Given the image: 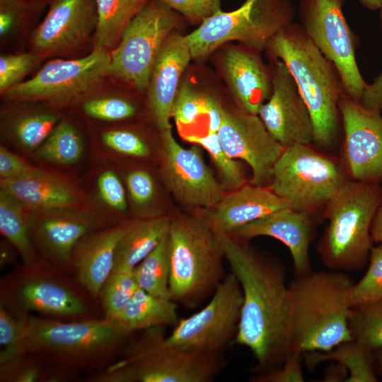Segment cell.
Here are the masks:
<instances>
[{"label": "cell", "instance_id": "cell-1", "mask_svg": "<svg viewBox=\"0 0 382 382\" xmlns=\"http://www.w3.org/2000/svg\"><path fill=\"white\" fill-rule=\"evenodd\" d=\"M219 235L225 260L243 293L234 341L248 348L259 369L267 373L278 368L291 349L290 292L284 270L242 240Z\"/></svg>", "mask_w": 382, "mask_h": 382}, {"label": "cell", "instance_id": "cell-2", "mask_svg": "<svg viewBox=\"0 0 382 382\" xmlns=\"http://www.w3.org/2000/svg\"><path fill=\"white\" fill-rule=\"evenodd\" d=\"M265 48L273 59L284 63L294 78L312 119L314 142L331 146L342 127L340 102L345 93L336 66L296 22L273 36Z\"/></svg>", "mask_w": 382, "mask_h": 382}, {"label": "cell", "instance_id": "cell-3", "mask_svg": "<svg viewBox=\"0 0 382 382\" xmlns=\"http://www.w3.org/2000/svg\"><path fill=\"white\" fill-rule=\"evenodd\" d=\"M353 284L342 272L311 271L289 285L291 348L303 354L327 352L352 340L349 318Z\"/></svg>", "mask_w": 382, "mask_h": 382}, {"label": "cell", "instance_id": "cell-4", "mask_svg": "<svg viewBox=\"0 0 382 382\" xmlns=\"http://www.w3.org/2000/svg\"><path fill=\"white\" fill-rule=\"evenodd\" d=\"M23 316L18 354L42 357L64 369H83L103 364L128 336L105 318L64 321Z\"/></svg>", "mask_w": 382, "mask_h": 382}, {"label": "cell", "instance_id": "cell-5", "mask_svg": "<svg viewBox=\"0 0 382 382\" xmlns=\"http://www.w3.org/2000/svg\"><path fill=\"white\" fill-rule=\"evenodd\" d=\"M168 237L170 298L195 307L213 294L224 278L219 235L204 219L178 214L170 218Z\"/></svg>", "mask_w": 382, "mask_h": 382}, {"label": "cell", "instance_id": "cell-6", "mask_svg": "<svg viewBox=\"0 0 382 382\" xmlns=\"http://www.w3.org/2000/svg\"><path fill=\"white\" fill-rule=\"evenodd\" d=\"M381 199L379 184L349 180L328 203L324 217L328 223L319 252L328 267L358 271L364 267L372 248V222Z\"/></svg>", "mask_w": 382, "mask_h": 382}, {"label": "cell", "instance_id": "cell-7", "mask_svg": "<svg viewBox=\"0 0 382 382\" xmlns=\"http://www.w3.org/2000/svg\"><path fill=\"white\" fill-rule=\"evenodd\" d=\"M163 327L145 330L127 352L94 381L99 382H210L221 369V354L187 352L166 342Z\"/></svg>", "mask_w": 382, "mask_h": 382}, {"label": "cell", "instance_id": "cell-8", "mask_svg": "<svg viewBox=\"0 0 382 382\" xmlns=\"http://www.w3.org/2000/svg\"><path fill=\"white\" fill-rule=\"evenodd\" d=\"M296 11L290 0H245L236 10H220L185 36L192 58L204 59L231 40L261 51L270 39L294 22Z\"/></svg>", "mask_w": 382, "mask_h": 382}, {"label": "cell", "instance_id": "cell-9", "mask_svg": "<svg viewBox=\"0 0 382 382\" xmlns=\"http://www.w3.org/2000/svg\"><path fill=\"white\" fill-rule=\"evenodd\" d=\"M349 180L344 166L310 145L285 148L274 164L269 187L290 208L313 214Z\"/></svg>", "mask_w": 382, "mask_h": 382}, {"label": "cell", "instance_id": "cell-10", "mask_svg": "<svg viewBox=\"0 0 382 382\" xmlns=\"http://www.w3.org/2000/svg\"><path fill=\"white\" fill-rule=\"evenodd\" d=\"M179 18L165 4L150 0L122 31L110 53L109 74L140 91L146 89L158 54Z\"/></svg>", "mask_w": 382, "mask_h": 382}, {"label": "cell", "instance_id": "cell-11", "mask_svg": "<svg viewBox=\"0 0 382 382\" xmlns=\"http://www.w3.org/2000/svg\"><path fill=\"white\" fill-rule=\"evenodd\" d=\"M347 0H299V17L305 33L337 69L346 93L360 101L367 83L356 59L359 40L342 7Z\"/></svg>", "mask_w": 382, "mask_h": 382}, {"label": "cell", "instance_id": "cell-12", "mask_svg": "<svg viewBox=\"0 0 382 382\" xmlns=\"http://www.w3.org/2000/svg\"><path fill=\"white\" fill-rule=\"evenodd\" d=\"M242 303L241 285L231 272L205 306L187 318L179 319L166 337V342L187 352L221 354L235 340Z\"/></svg>", "mask_w": 382, "mask_h": 382}, {"label": "cell", "instance_id": "cell-13", "mask_svg": "<svg viewBox=\"0 0 382 382\" xmlns=\"http://www.w3.org/2000/svg\"><path fill=\"white\" fill-rule=\"evenodd\" d=\"M110 54L94 47L87 56L53 60L33 78L10 88L3 94L18 102L45 101L62 107L88 95L109 74Z\"/></svg>", "mask_w": 382, "mask_h": 382}, {"label": "cell", "instance_id": "cell-14", "mask_svg": "<svg viewBox=\"0 0 382 382\" xmlns=\"http://www.w3.org/2000/svg\"><path fill=\"white\" fill-rule=\"evenodd\" d=\"M38 262L1 282V301L15 314L37 313L55 319L86 315L85 296L66 279Z\"/></svg>", "mask_w": 382, "mask_h": 382}, {"label": "cell", "instance_id": "cell-15", "mask_svg": "<svg viewBox=\"0 0 382 382\" xmlns=\"http://www.w3.org/2000/svg\"><path fill=\"white\" fill-rule=\"evenodd\" d=\"M158 151L161 179L180 204L207 210L222 199L224 187L206 165L197 144L183 147L170 129L161 132Z\"/></svg>", "mask_w": 382, "mask_h": 382}, {"label": "cell", "instance_id": "cell-16", "mask_svg": "<svg viewBox=\"0 0 382 382\" xmlns=\"http://www.w3.org/2000/svg\"><path fill=\"white\" fill-rule=\"evenodd\" d=\"M340 110L344 133L343 166L351 180L382 183V116L343 94Z\"/></svg>", "mask_w": 382, "mask_h": 382}, {"label": "cell", "instance_id": "cell-17", "mask_svg": "<svg viewBox=\"0 0 382 382\" xmlns=\"http://www.w3.org/2000/svg\"><path fill=\"white\" fill-rule=\"evenodd\" d=\"M272 91L258 116L270 134L284 148L314 142L312 119L296 83L287 67L273 59Z\"/></svg>", "mask_w": 382, "mask_h": 382}, {"label": "cell", "instance_id": "cell-18", "mask_svg": "<svg viewBox=\"0 0 382 382\" xmlns=\"http://www.w3.org/2000/svg\"><path fill=\"white\" fill-rule=\"evenodd\" d=\"M217 134L230 157L249 165L250 183L268 187L274 164L285 148L270 134L258 115L226 110Z\"/></svg>", "mask_w": 382, "mask_h": 382}, {"label": "cell", "instance_id": "cell-19", "mask_svg": "<svg viewBox=\"0 0 382 382\" xmlns=\"http://www.w3.org/2000/svg\"><path fill=\"white\" fill-rule=\"evenodd\" d=\"M30 238L37 259L55 270H71L73 250L88 233L101 228L86 212L77 209L28 210Z\"/></svg>", "mask_w": 382, "mask_h": 382}, {"label": "cell", "instance_id": "cell-20", "mask_svg": "<svg viewBox=\"0 0 382 382\" xmlns=\"http://www.w3.org/2000/svg\"><path fill=\"white\" fill-rule=\"evenodd\" d=\"M0 189L16 198L31 212L77 209L87 212L83 183L71 175L46 166L23 178L0 180Z\"/></svg>", "mask_w": 382, "mask_h": 382}, {"label": "cell", "instance_id": "cell-21", "mask_svg": "<svg viewBox=\"0 0 382 382\" xmlns=\"http://www.w3.org/2000/svg\"><path fill=\"white\" fill-rule=\"evenodd\" d=\"M97 25L95 0H54L33 37L42 52L69 51L86 42Z\"/></svg>", "mask_w": 382, "mask_h": 382}, {"label": "cell", "instance_id": "cell-22", "mask_svg": "<svg viewBox=\"0 0 382 382\" xmlns=\"http://www.w3.org/2000/svg\"><path fill=\"white\" fill-rule=\"evenodd\" d=\"M191 59L185 37L171 33L155 61L147 88L149 107L161 132L171 129L170 120L180 77Z\"/></svg>", "mask_w": 382, "mask_h": 382}, {"label": "cell", "instance_id": "cell-23", "mask_svg": "<svg viewBox=\"0 0 382 382\" xmlns=\"http://www.w3.org/2000/svg\"><path fill=\"white\" fill-rule=\"evenodd\" d=\"M313 230L312 214L288 207L249 223L230 236L242 241L257 236L279 240L289 250L294 270L301 276L311 271L308 250Z\"/></svg>", "mask_w": 382, "mask_h": 382}, {"label": "cell", "instance_id": "cell-24", "mask_svg": "<svg viewBox=\"0 0 382 382\" xmlns=\"http://www.w3.org/2000/svg\"><path fill=\"white\" fill-rule=\"evenodd\" d=\"M288 207L289 203L269 187L245 183L207 209L204 219L215 232L231 235L249 223Z\"/></svg>", "mask_w": 382, "mask_h": 382}, {"label": "cell", "instance_id": "cell-25", "mask_svg": "<svg viewBox=\"0 0 382 382\" xmlns=\"http://www.w3.org/2000/svg\"><path fill=\"white\" fill-rule=\"evenodd\" d=\"M124 222L94 230L82 237L71 257V270L78 283L93 298L112 272L115 250Z\"/></svg>", "mask_w": 382, "mask_h": 382}, {"label": "cell", "instance_id": "cell-26", "mask_svg": "<svg viewBox=\"0 0 382 382\" xmlns=\"http://www.w3.org/2000/svg\"><path fill=\"white\" fill-rule=\"evenodd\" d=\"M257 52L231 49L226 52L224 69L239 109L258 115L272 91V72L262 63Z\"/></svg>", "mask_w": 382, "mask_h": 382}, {"label": "cell", "instance_id": "cell-27", "mask_svg": "<svg viewBox=\"0 0 382 382\" xmlns=\"http://www.w3.org/2000/svg\"><path fill=\"white\" fill-rule=\"evenodd\" d=\"M97 163L83 183L88 199L87 212L100 228L125 222L129 207L123 180L115 163L103 160Z\"/></svg>", "mask_w": 382, "mask_h": 382}, {"label": "cell", "instance_id": "cell-28", "mask_svg": "<svg viewBox=\"0 0 382 382\" xmlns=\"http://www.w3.org/2000/svg\"><path fill=\"white\" fill-rule=\"evenodd\" d=\"M170 217L128 219L118 241L112 272L133 270L168 234Z\"/></svg>", "mask_w": 382, "mask_h": 382}, {"label": "cell", "instance_id": "cell-29", "mask_svg": "<svg viewBox=\"0 0 382 382\" xmlns=\"http://www.w3.org/2000/svg\"><path fill=\"white\" fill-rule=\"evenodd\" d=\"M109 320L128 335L154 327L175 326L179 320L177 303L138 288L122 311Z\"/></svg>", "mask_w": 382, "mask_h": 382}, {"label": "cell", "instance_id": "cell-30", "mask_svg": "<svg viewBox=\"0 0 382 382\" xmlns=\"http://www.w3.org/2000/svg\"><path fill=\"white\" fill-rule=\"evenodd\" d=\"M86 152L79 130L71 122L62 120L31 157L42 166L60 170L81 163Z\"/></svg>", "mask_w": 382, "mask_h": 382}, {"label": "cell", "instance_id": "cell-31", "mask_svg": "<svg viewBox=\"0 0 382 382\" xmlns=\"http://www.w3.org/2000/svg\"><path fill=\"white\" fill-rule=\"evenodd\" d=\"M150 0H95L97 25L94 47L109 50L131 20Z\"/></svg>", "mask_w": 382, "mask_h": 382}, {"label": "cell", "instance_id": "cell-32", "mask_svg": "<svg viewBox=\"0 0 382 382\" xmlns=\"http://www.w3.org/2000/svg\"><path fill=\"white\" fill-rule=\"evenodd\" d=\"M0 232L25 265L39 262L30 238L28 210L16 198L1 189Z\"/></svg>", "mask_w": 382, "mask_h": 382}, {"label": "cell", "instance_id": "cell-33", "mask_svg": "<svg viewBox=\"0 0 382 382\" xmlns=\"http://www.w3.org/2000/svg\"><path fill=\"white\" fill-rule=\"evenodd\" d=\"M303 354L309 369H313L325 361H333L347 370L349 377L347 382L378 381L372 353L353 340L327 352H308Z\"/></svg>", "mask_w": 382, "mask_h": 382}, {"label": "cell", "instance_id": "cell-34", "mask_svg": "<svg viewBox=\"0 0 382 382\" xmlns=\"http://www.w3.org/2000/svg\"><path fill=\"white\" fill-rule=\"evenodd\" d=\"M138 287L163 299L170 298V249L168 234L134 270Z\"/></svg>", "mask_w": 382, "mask_h": 382}, {"label": "cell", "instance_id": "cell-35", "mask_svg": "<svg viewBox=\"0 0 382 382\" xmlns=\"http://www.w3.org/2000/svg\"><path fill=\"white\" fill-rule=\"evenodd\" d=\"M91 154L94 160L116 163L122 158H147L151 149L144 139L132 131L108 129L100 134Z\"/></svg>", "mask_w": 382, "mask_h": 382}, {"label": "cell", "instance_id": "cell-36", "mask_svg": "<svg viewBox=\"0 0 382 382\" xmlns=\"http://www.w3.org/2000/svg\"><path fill=\"white\" fill-rule=\"evenodd\" d=\"M59 120L50 112L24 114L13 120L9 137L19 151L30 157L52 133Z\"/></svg>", "mask_w": 382, "mask_h": 382}, {"label": "cell", "instance_id": "cell-37", "mask_svg": "<svg viewBox=\"0 0 382 382\" xmlns=\"http://www.w3.org/2000/svg\"><path fill=\"white\" fill-rule=\"evenodd\" d=\"M349 325L352 340L369 352L382 348V299L352 307Z\"/></svg>", "mask_w": 382, "mask_h": 382}, {"label": "cell", "instance_id": "cell-38", "mask_svg": "<svg viewBox=\"0 0 382 382\" xmlns=\"http://www.w3.org/2000/svg\"><path fill=\"white\" fill-rule=\"evenodd\" d=\"M117 169L125 183L129 205L134 218L158 217L152 208L157 191L151 173L144 168H133L124 172Z\"/></svg>", "mask_w": 382, "mask_h": 382}, {"label": "cell", "instance_id": "cell-39", "mask_svg": "<svg viewBox=\"0 0 382 382\" xmlns=\"http://www.w3.org/2000/svg\"><path fill=\"white\" fill-rule=\"evenodd\" d=\"M184 139L207 151L219 170L224 188L233 191L245 184L241 164L224 151L217 133L208 132L204 137L186 135Z\"/></svg>", "mask_w": 382, "mask_h": 382}, {"label": "cell", "instance_id": "cell-40", "mask_svg": "<svg viewBox=\"0 0 382 382\" xmlns=\"http://www.w3.org/2000/svg\"><path fill=\"white\" fill-rule=\"evenodd\" d=\"M133 270L112 272L102 286L98 296L108 320L115 318L138 289Z\"/></svg>", "mask_w": 382, "mask_h": 382}, {"label": "cell", "instance_id": "cell-41", "mask_svg": "<svg viewBox=\"0 0 382 382\" xmlns=\"http://www.w3.org/2000/svg\"><path fill=\"white\" fill-rule=\"evenodd\" d=\"M369 255L366 272L352 287V307L382 299V245L371 248Z\"/></svg>", "mask_w": 382, "mask_h": 382}, {"label": "cell", "instance_id": "cell-42", "mask_svg": "<svg viewBox=\"0 0 382 382\" xmlns=\"http://www.w3.org/2000/svg\"><path fill=\"white\" fill-rule=\"evenodd\" d=\"M204 114V95L200 94L190 82L184 81L178 90L172 117L177 124L190 125Z\"/></svg>", "mask_w": 382, "mask_h": 382}, {"label": "cell", "instance_id": "cell-43", "mask_svg": "<svg viewBox=\"0 0 382 382\" xmlns=\"http://www.w3.org/2000/svg\"><path fill=\"white\" fill-rule=\"evenodd\" d=\"M83 109L88 117L105 122L126 120L136 113V108L132 103L113 97L88 100L84 103Z\"/></svg>", "mask_w": 382, "mask_h": 382}, {"label": "cell", "instance_id": "cell-44", "mask_svg": "<svg viewBox=\"0 0 382 382\" xmlns=\"http://www.w3.org/2000/svg\"><path fill=\"white\" fill-rule=\"evenodd\" d=\"M23 328V316H18L0 303V363L18 354Z\"/></svg>", "mask_w": 382, "mask_h": 382}, {"label": "cell", "instance_id": "cell-45", "mask_svg": "<svg viewBox=\"0 0 382 382\" xmlns=\"http://www.w3.org/2000/svg\"><path fill=\"white\" fill-rule=\"evenodd\" d=\"M28 354H18L0 363V381L9 382H35L43 375L40 364Z\"/></svg>", "mask_w": 382, "mask_h": 382}, {"label": "cell", "instance_id": "cell-46", "mask_svg": "<svg viewBox=\"0 0 382 382\" xmlns=\"http://www.w3.org/2000/svg\"><path fill=\"white\" fill-rule=\"evenodd\" d=\"M32 54L1 55L0 57V91L4 93L21 83L37 62Z\"/></svg>", "mask_w": 382, "mask_h": 382}, {"label": "cell", "instance_id": "cell-47", "mask_svg": "<svg viewBox=\"0 0 382 382\" xmlns=\"http://www.w3.org/2000/svg\"><path fill=\"white\" fill-rule=\"evenodd\" d=\"M299 350L291 348L284 361L277 369L253 378L256 382H302L304 376Z\"/></svg>", "mask_w": 382, "mask_h": 382}, {"label": "cell", "instance_id": "cell-48", "mask_svg": "<svg viewBox=\"0 0 382 382\" xmlns=\"http://www.w3.org/2000/svg\"><path fill=\"white\" fill-rule=\"evenodd\" d=\"M193 23H202L221 9V0H158Z\"/></svg>", "mask_w": 382, "mask_h": 382}, {"label": "cell", "instance_id": "cell-49", "mask_svg": "<svg viewBox=\"0 0 382 382\" xmlns=\"http://www.w3.org/2000/svg\"><path fill=\"white\" fill-rule=\"evenodd\" d=\"M38 168L25 158L8 149L4 145L0 146V180H13L23 178Z\"/></svg>", "mask_w": 382, "mask_h": 382}, {"label": "cell", "instance_id": "cell-50", "mask_svg": "<svg viewBox=\"0 0 382 382\" xmlns=\"http://www.w3.org/2000/svg\"><path fill=\"white\" fill-rule=\"evenodd\" d=\"M23 10L21 0H0V34L7 33Z\"/></svg>", "mask_w": 382, "mask_h": 382}, {"label": "cell", "instance_id": "cell-51", "mask_svg": "<svg viewBox=\"0 0 382 382\" xmlns=\"http://www.w3.org/2000/svg\"><path fill=\"white\" fill-rule=\"evenodd\" d=\"M360 103L366 109L374 111L382 110V72L371 83L366 85Z\"/></svg>", "mask_w": 382, "mask_h": 382}, {"label": "cell", "instance_id": "cell-52", "mask_svg": "<svg viewBox=\"0 0 382 382\" xmlns=\"http://www.w3.org/2000/svg\"><path fill=\"white\" fill-rule=\"evenodd\" d=\"M205 114L209 118L208 132L217 133L221 127L225 114V109L218 100L209 95H204Z\"/></svg>", "mask_w": 382, "mask_h": 382}, {"label": "cell", "instance_id": "cell-53", "mask_svg": "<svg viewBox=\"0 0 382 382\" xmlns=\"http://www.w3.org/2000/svg\"><path fill=\"white\" fill-rule=\"evenodd\" d=\"M349 377L347 370L341 364H334L328 369L324 381H347Z\"/></svg>", "mask_w": 382, "mask_h": 382}, {"label": "cell", "instance_id": "cell-54", "mask_svg": "<svg viewBox=\"0 0 382 382\" xmlns=\"http://www.w3.org/2000/svg\"><path fill=\"white\" fill-rule=\"evenodd\" d=\"M371 236L372 241L382 245V199L372 222Z\"/></svg>", "mask_w": 382, "mask_h": 382}, {"label": "cell", "instance_id": "cell-55", "mask_svg": "<svg viewBox=\"0 0 382 382\" xmlns=\"http://www.w3.org/2000/svg\"><path fill=\"white\" fill-rule=\"evenodd\" d=\"M360 4L366 9L371 11L380 10L382 7V0H359Z\"/></svg>", "mask_w": 382, "mask_h": 382}, {"label": "cell", "instance_id": "cell-56", "mask_svg": "<svg viewBox=\"0 0 382 382\" xmlns=\"http://www.w3.org/2000/svg\"><path fill=\"white\" fill-rule=\"evenodd\" d=\"M374 359L376 361L381 371L382 372V348L372 353Z\"/></svg>", "mask_w": 382, "mask_h": 382}, {"label": "cell", "instance_id": "cell-57", "mask_svg": "<svg viewBox=\"0 0 382 382\" xmlns=\"http://www.w3.org/2000/svg\"><path fill=\"white\" fill-rule=\"evenodd\" d=\"M379 18H380V25H381V28L382 30V7L380 9V15H379Z\"/></svg>", "mask_w": 382, "mask_h": 382}, {"label": "cell", "instance_id": "cell-58", "mask_svg": "<svg viewBox=\"0 0 382 382\" xmlns=\"http://www.w3.org/2000/svg\"><path fill=\"white\" fill-rule=\"evenodd\" d=\"M30 1H40V0H30Z\"/></svg>", "mask_w": 382, "mask_h": 382}]
</instances>
